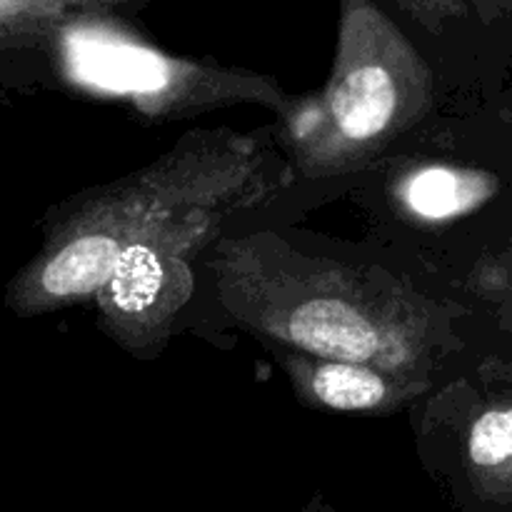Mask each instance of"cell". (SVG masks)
Listing matches in <instances>:
<instances>
[{"label": "cell", "instance_id": "6da1fadb", "mask_svg": "<svg viewBox=\"0 0 512 512\" xmlns=\"http://www.w3.org/2000/svg\"><path fill=\"white\" fill-rule=\"evenodd\" d=\"M213 268L223 303L253 333L310 358L425 380L428 318L393 280L308 258L270 235L223 240Z\"/></svg>", "mask_w": 512, "mask_h": 512}, {"label": "cell", "instance_id": "7a4b0ae2", "mask_svg": "<svg viewBox=\"0 0 512 512\" xmlns=\"http://www.w3.org/2000/svg\"><path fill=\"white\" fill-rule=\"evenodd\" d=\"M270 158L248 135L198 133L138 173L93 190L53 220L43 248L15 273L5 305L20 318L85 303L108 283L120 255L190 205L245 190H278Z\"/></svg>", "mask_w": 512, "mask_h": 512}, {"label": "cell", "instance_id": "3957f363", "mask_svg": "<svg viewBox=\"0 0 512 512\" xmlns=\"http://www.w3.org/2000/svg\"><path fill=\"white\" fill-rule=\"evenodd\" d=\"M433 73L378 0H338L330 80L288 113L295 163L310 178L358 170L430 110Z\"/></svg>", "mask_w": 512, "mask_h": 512}, {"label": "cell", "instance_id": "277c9868", "mask_svg": "<svg viewBox=\"0 0 512 512\" xmlns=\"http://www.w3.org/2000/svg\"><path fill=\"white\" fill-rule=\"evenodd\" d=\"M55 65L85 93L130 103L148 118H185L235 103H260L288 118L293 98L275 80L168 55L115 18L75 20L50 38Z\"/></svg>", "mask_w": 512, "mask_h": 512}, {"label": "cell", "instance_id": "5b68a950", "mask_svg": "<svg viewBox=\"0 0 512 512\" xmlns=\"http://www.w3.org/2000/svg\"><path fill=\"white\" fill-rule=\"evenodd\" d=\"M270 193L245 190L190 205L135 240L95 295L113 340L133 353L158 348L193 295L195 258L218 238L225 220Z\"/></svg>", "mask_w": 512, "mask_h": 512}, {"label": "cell", "instance_id": "8992f818", "mask_svg": "<svg viewBox=\"0 0 512 512\" xmlns=\"http://www.w3.org/2000/svg\"><path fill=\"white\" fill-rule=\"evenodd\" d=\"M285 368L303 398L338 413H383L425 388L423 378L388 373L350 360L310 358L293 350L285 353Z\"/></svg>", "mask_w": 512, "mask_h": 512}, {"label": "cell", "instance_id": "52a82bcc", "mask_svg": "<svg viewBox=\"0 0 512 512\" xmlns=\"http://www.w3.org/2000/svg\"><path fill=\"white\" fill-rule=\"evenodd\" d=\"M498 193V178L483 170L458 165H420L403 175L395 188V203L418 220L443 223L463 218Z\"/></svg>", "mask_w": 512, "mask_h": 512}, {"label": "cell", "instance_id": "ba28073f", "mask_svg": "<svg viewBox=\"0 0 512 512\" xmlns=\"http://www.w3.org/2000/svg\"><path fill=\"white\" fill-rule=\"evenodd\" d=\"M468 463L485 498L512 493V405L485 410L470 425Z\"/></svg>", "mask_w": 512, "mask_h": 512}, {"label": "cell", "instance_id": "9c48e42d", "mask_svg": "<svg viewBox=\"0 0 512 512\" xmlns=\"http://www.w3.org/2000/svg\"><path fill=\"white\" fill-rule=\"evenodd\" d=\"M393 3L428 33H443L450 20H458L468 13L465 0H393Z\"/></svg>", "mask_w": 512, "mask_h": 512}, {"label": "cell", "instance_id": "30bf717a", "mask_svg": "<svg viewBox=\"0 0 512 512\" xmlns=\"http://www.w3.org/2000/svg\"><path fill=\"white\" fill-rule=\"evenodd\" d=\"M0 43H10V33H8V28H5L3 13H0Z\"/></svg>", "mask_w": 512, "mask_h": 512}, {"label": "cell", "instance_id": "8fae6325", "mask_svg": "<svg viewBox=\"0 0 512 512\" xmlns=\"http://www.w3.org/2000/svg\"><path fill=\"white\" fill-rule=\"evenodd\" d=\"M498 3H503V5H508V8L512 10V0H498Z\"/></svg>", "mask_w": 512, "mask_h": 512}, {"label": "cell", "instance_id": "7c38bea8", "mask_svg": "<svg viewBox=\"0 0 512 512\" xmlns=\"http://www.w3.org/2000/svg\"><path fill=\"white\" fill-rule=\"evenodd\" d=\"M308 512H318V510H308Z\"/></svg>", "mask_w": 512, "mask_h": 512}]
</instances>
